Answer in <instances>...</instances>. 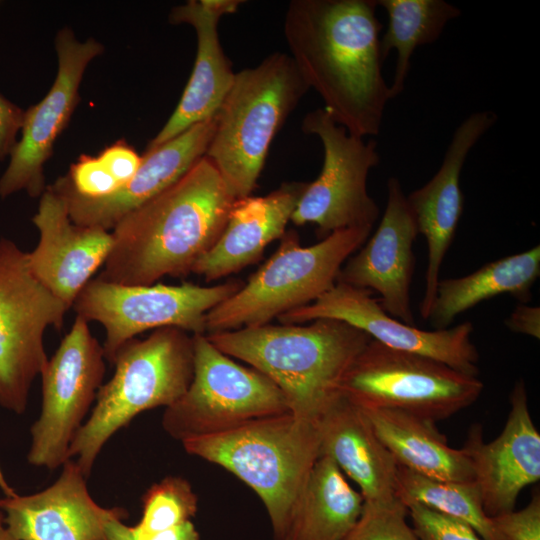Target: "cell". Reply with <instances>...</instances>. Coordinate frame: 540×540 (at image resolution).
<instances>
[{
    "instance_id": "obj_1",
    "label": "cell",
    "mask_w": 540,
    "mask_h": 540,
    "mask_svg": "<svg viewBox=\"0 0 540 540\" xmlns=\"http://www.w3.org/2000/svg\"><path fill=\"white\" fill-rule=\"evenodd\" d=\"M377 6L376 0H292L283 23L289 55L309 89L338 125L360 138L379 134L392 100Z\"/></svg>"
},
{
    "instance_id": "obj_2",
    "label": "cell",
    "mask_w": 540,
    "mask_h": 540,
    "mask_svg": "<svg viewBox=\"0 0 540 540\" xmlns=\"http://www.w3.org/2000/svg\"><path fill=\"white\" fill-rule=\"evenodd\" d=\"M236 198L217 168L202 157L165 191L123 217L97 276L120 285H152L184 277L215 244Z\"/></svg>"
},
{
    "instance_id": "obj_3",
    "label": "cell",
    "mask_w": 540,
    "mask_h": 540,
    "mask_svg": "<svg viewBox=\"0 0 540 540\" xmlns=\"http://www.w3.org/2000/svg\"><path fill=\"white\" fill-rule=\"evenodd\" d=\"M222 353L268 377L285 397L289 412L318 423L342 395L349 368L372 340L334 319L309 324H265L205 334Z\"/></svg>"
},
{
    "instance_id": "obj_4",
    "label": "cell",
    "mask_w": 540,
    "mask_h": 540,
    "mask_svg": "<svg viewBox=\"0 0 540 540\" xmlns=\"http://www.w3.org/2000/svg\"><path fill=\"white\" fill-rule=\"evenodd\" d=\"M185 451L217 464L263 502L276 540H284L296 501L321 456L318 423L290 412L184 440Z\"/></svg>"
},
{
    "instance_id": "obj_5",
    "label": "cell",
    "mask_w": 540,
    "mask_h": 540,
    "mask_svg": "<svg viewBox=\"0 0 540 540\" xmlns=\"http://www.w3.org/2000/svg\"><path fill=\"white\" fill-rule=\"evenodd\" d=\"M111 379L99 388L89 417L73 439L69 459L88 478L109 439L143 411L172 405L193 377L192 334L176 328L155 329L132 339L116 353Z\"/></svg>"
},
{
    "instance_id": "obj_6",
    "label": "cell",
    "mask_w": 540,
    "mask_h": 540,
    "mask_svg": "<svg viewBox=\"0 0 540 540\" xmlns=\"http://www.w3.org/2000/svg\"><path fill=\"white\" fill-rule=\"evenodd\" d=\"M308 90L291 56L282 52L235 73L205 157L236 199L255 190L274 137Z\"/></svg>"
},
{
    "instance_id": "obj_7",
    "label": "cell",
    "mask_w": 540,
    "mask_h": 540,
    "mask_svg": "<svg viewBox=\"0 0 540 540\" xmlns=\"http://www.w3.org/2000/svg\"><path fill=\"white\" fill-rule=\"evenodd\" d=\"M371 230H337L308 247L300 245L296 231H286L277 250L247 283L206 314L205 334L269 324L312 303L335 285L343 264Z\"/></svg>"
},
{
    "instance_id": "obj_8",
    "label": "cell",
    "mask_w": 540,
    "mask_h": 540,
    "mask_svg": "<svg viewBox=\"0 0 540 540\" xmlns=\"http://www.w3.org/2000/svg\"><path fill=\"white\" fill-rule=\"evenodd\" d=\"M482 390L477 376L375 340L357 356L341 386L359 407L401 410L433 422L470 406Z\"/></svg>"
},
{
    "instance_id": "obj_9",
    "label": "cell",
    "mask_w": 540,
    "mask_h": 540,
    "mask_svg": "<svg viewBox=\"0 0 540 540\" xmlns=\"http://www.w3.org/2000/svg\"><path fill=\"white\" fill-rule=\"evenodd\" d=\"M193 377L185 393L165 408L162 426L174 439L215 434L246 422L289 412L280 389L264 374L193 334Z\"/></svg>"
},
{
    "instance_id": "obj_10",
    "label": "cell",
    "mask_w": 540,
    "mask_h": 540,
    "mask_svg": "<svg viewBox=\"0 0 540 540\" xmlns=\"http://www.w3.org/2000/svg\"><path fill=\"white\" fill-rule=\"evenodd\" d=\"M69 308L30 269L27 252L0 238V406L21 415L48 361L44 334Z\"/></svg>"
},
{
    "instance_id": "obj_11",
    "label": "cell",
    "mask_w": 540,
    "mask_h": 540,
    "mask_svg": "<svg viewBox=\"0 0 540 540\" xmlns=\"http://www.w3.org/2000/svg\"><path fill=\"white\" fill-rule=\"evenodd\" d=\"M242 285L237 279L214 286L120 285L96 277L80 291L72 308L76 316L104 327L102 347L112 364L126 342L150 329L176 327L192 335L205 334L206 314Z\"/></svg>"
},
{
    "instance_id": "obj_12",
    "label": "cell",
    "mask_w": 540,
    "mask_h": 540,
    "mask_svg": "<svg viewBox=\"0 0 540 540\" xmlns=\"http://www.w3.org/2000/svg\"><path fill=\"white\" fill-rule=\"evenodd\" d=\"M301 128L319 138L324 156L318 177L308 182L291 221L316 225L322 238L347 228H373L380 209L368 193L367 181L380 162L377 142L349 134L323 108L307 113Z\"/></svg>"
},
{
    "instance_id": "obj_13",
    "label": "cell",
    "mask_w": 540,
    "mask_h": 540,
    "mask_svg": "<svg viewBox=\"0 0 540 540\" xmlns=\"http://www.w3.org/2000/svg\"><path fill=\"white\" fill-rule=\"evenodd\" d=\"M103 347L88 322L76 316L40 373L42 402L30 428L27 461L54 470L69 460V449L92 410L105 375Z\"/></svg>"
},
{
    "instance_id": "obj_14",
    "label": "cell",
    "mask_w": 540,
    "mask_h": 540,
    "mask_svg": "<svg viewBox=\"0 0 540 540\" xmlns=\"http://www.w3.org/2000/svg\"><path fill=\"white\" fill-rule=\"evenodd\" d=\"M55 50V80L45 97L25 110L21 137L0 177L2 199L20 191L37 198L46 190L44 166L80 101L79 88L85 70L103 53L104 46L92 37L80 41L71 28L64 27L55 37Z\"/></svg>"
},
{
    "instance_id": "obj_15",
    "label": "cell",
    "mask_w": 540,
    "mask_h": 540,
    "mask_svg": "<svg viewBox=\"0 0 540 540\" xmlns=\"http://www.w3.org/2000/svg\"><path fill=\"white\" fill-rule=\"evenodd\" d=\"M277 319L282 324L339 320L389 348L428 357L471 376L479 373V353L471 338L472 323L422 330L389 315L372 297L371 291L342 282H336L312 303L292 309Z\"/></svg>"
},
{
    "instance_id": "obj_16",
    "label": "cell",
    "mask_w": 540,
    "mask_h": 540,
    "mask_svg": "<svg viewBox=\"0 0 540 540\" xmlns=\"http://www.w3.org/2000/svg\"><path fill=\"white\" fill-rule=\"evenodd\" d=\"M215 125L216 115L159 146L146 148L135 175L110 195H79L64 176L48 187L64 200L74 224L112 230L123 217L172 186L205 156Z\"/></svg>"
},
{
    "instance_id": "obj_17",
    "label": "cell",
    "mask_w": 540,
    "mask_h": 540,
    "mask_svg": "<svg viewBox=\"0 0 540 540\" xmlns=\"http://www.w3.org/2000/svg\"><path fill=\"white\" fill-rule=\"evenodd\" d=\"M417 236L401 182L390 177L386 208L375 233L346 260L337 282L377 292L381 307L389 315L414 325L410 288L415 264L412 248Z\"/></svg>"
},
{
    "instance_id": "obj_18",
    "label": "cell",
    "mask_w": 540,
    "mask_h": 540,
    "mask_svg": "<svg viewBox=\"0 0 540 540\" xmlns=\"http://www.w3.org/2000/svg\"><path fill=\"white\" fill-rule=\"evenodd\" d=\"M496 120L497 115L488 110L467 116L454 131L437 172L423 186L406 195L418 234L425 237L428 247L425 287L419 309L424 320H428L441 266L463 213L462 169L470 151Z\"/></svg>"
},
{
    "instance_id": "obj_19",
    "label": "cell",
    "mask_w": 540,
    "mask_h": 540,
    "mask_svg": "<svg viewBox=\"0 0 540 540\" xmlns=\"http://www.w3.org/2000/svg\"><path fill=\"white\" fill-rule=\"evenodd\" d=\"M510 406L497 438L484 443L481 425L477 424L463 446L489 517L513 511L520 492L540 479V434L529 411L523 380L515 383Z\"/></svg>"
},
{
    "instance_id": "obj_20",
    "label": "cell",
    "mask_w": 540,
    "mask_h": 540,
    "mask_svg": "<svg viewBox=\"0 0 540 540\" xmlns=\"http://www.w3.org/2000/svg\"><path fill=\"white\" fill-rule=\"evenodd\" d=\"M32 222L39 231V242L27 252L30 269L71 309L80 291L104 265L112 248V234L74 224L64 200L48 186Z\"/></svg>"
},
{
    "instance_id": "obj_21",
    "label": "cell",
    "mask_w": 540,
    "mask_h": 540,
    "mask_svg": "<svg viewBox=\"0 0 540 540\" xmlns=\"http://www.w3.org/2000/svg\"><path fill=\"white\" fill-rule=\"evenodd\" d=\"M242 3L244 1L240 0H190L170 11V23L193 27L197 39L196 58L175 110L148 143L147 149L159 146L217 114L235 77L220 43L218 24L224 15L235 13Z\"/></svg>"
},
{
    "instance_id": "obj_22",
    "label": "cell",
    "mask_w": 540,
    "mask_h": 540,
    "mask_svg": "<svg viewBox=\"0 0 540 540\" xmlns=\"http://www.w3.org/2000/svg\"><path fill=\"white\" fill-rule=\"evenodd\" d=\"M57 480L29 495L0 499L5 531L14 540H105L104 523L118 508H104L91 497L87 477L73 459Z\"/></svg>"
},
{
    "instance_id": "obj_23",
    "label": "cell",
    "mask_w": 540,
    "mask_h": 540,
    "mask_svg": "<svg viewBox=\"0 0 540 540\" xmlns=\"http://www.w3.org/2000/svg\"><path fill=\"white\" fill-rule=\"evenodd\" d=\"M307 184L284 182L267 195L236 199L220 237L192 273L211 282L257 262L267 245L285 234Z\"/></svg>"
},
{
    "instance_id": "obj_24",
    "label": "cell",
    "mask_w": 540,
    "mask_h": 540,
    "mask_svg": "<svg viewBox=\"0 0 540 540\" xmlns=\"http://www.w3.org/2000/svg\"><path fill=\"white\" fill-rule=\"evenodd\" d=\"M321 455L328 456L361 490L364 502L397 497L398 465L360 407L343 394L318 422Z\"/></svg>"
},
{
    "instance_id": "obj_25",
    "label": "cell",
    "mask_w": 540,
    "mask_h": 540,
    "mask_svg": "<svg viewBox=\"0 0 540 540\" xmlns=\"http://www.w3.org/2000/svg\"><path fill=\"white\" fill-rule=\"evenodd\" d=\"M360 408L398 466L439 480L474 481L467 451L449 446L435 422L396 409Z\"/></svg>"
},
{
    "instance_id": "obj_26",
    "label": "cell",
    "mask_w": 540,
    "mask_h": 540,
    "mask_svg": "<svg viewBox=\"0 0 540 540\" xmlns=\"http://www.w3.org/2000/svg\"><path fill=\"white\" fill-rule=\"evenodd\" d=\"M540 275V246L485 264L455 278L440 279L428 320L435 329L449 328L455 317L502 294L527 303Z\"/></svg>"
},
{
    "instance_id": "obj_27",
    "label": "cell",
    "mask_w": 540,
    "mask_h": 540,
    "mask_svg": "<svg viewBox=\"0 0 540 540\" xmlns=\"http://www.w3.org/2000/svg\"><path fill=\"white\" fill-rule=\"evenodd\" d=\"M364 499L326 455L315 462L296 501L284 540H344Z\"/></svg>"
},
{
    "instance_id": "obj_28",
    "label": "cell",
    "mask_w": 540,
    "mask_h": 540,
    "mask_svg": "<svg viewBox=\"0 0 540 540\" xmlns=\"http://www.w3.org/2000/svg\"><path fill=\"white\" fill-rule=\"evenodd\" d=\"M387 13L388 25L380 37L381 54L386 60L392 49L397 58L392 84V99L405 87L416 48L437 41L445 26L461 14L456 6L443 0H379Z\"/></svg>"
},
{
    "instance_id": "obj_29",
    "label": "cell",
    "mask_w": 540,
    "mask_h": 540,
    "mask_svg": "<svg viewBox=\"0 0 540 540\" xmlns=\"http://www.w3.org/2000/svg\"><path fill=\"white\" fill-rule=\"evenodd\" d=\"M397 497L469 525L483 540H505L486 515L475 481H445L398 466Z\"/></svg>"
},
{
    "instance_id": "obj_30",
    "label": "cell",
    "mask_w": 540,
    "mask_h": 540,
    "mask_svg": "<svg viewBox=\"0 0 540 540\" xmlns=\"http://www.w3.org/2000/svg\"><path fill=\"white\" fill-rule=\"evenodd\" d=\"M198 498L190 483L170 476L152 485L143 497V514L132 527L137 533H153L190 520L197 512Z\"/></svg>"
},
{
    "instance_id": "obj_31",
    "label": "cell",
    "mask_w": 540,
    "mask_h": 540,
    "mask_svg": "<svg viewBox=\"0 0 540 540\" xmlns=\"http://www.w3.org/2000/svg\"><path fill=\"white\" fill-rule=\"evenodd\" d=\"M408 509L400 500L364 502L361 515L344 540H420L406 522Z\"/></svg>"
},
{
    "instance_id": "obj_32",
    "label": "cell",
    "mask_w": 540,
    "mask_h": 540,
    "mask_svg": "<svg viewBox=\"0 0 540 540\" xmlns=\"http://www.w3.org/2000/svg\"><path fill=\"white\" fill-rule=\"evenodd\" d=\"M413 530L420 540H483L466 523L412 503L407 505Z\"/></svg>"
},
{
    "instance_id": "obj_33",
    "label": "cell",
    "mask_w": 540,
    "mask_h": 540,
    "mask_svg": "<svg viewBox=\"0 0 540 540\" xmlns=\"http://www.w3.org/2000/svg\"><path fill=\"white\" fill-rule=\"evenodd\" d=\"M64 177L76 193L90 198L104 197L120 188L98 156L82 154Z\"/></svg>"
},
{
    "instance_id": "obj_34",
    "label": "cell",
    "mask_w": 540,
    "mask_h": 540,
    "mask_svg": "<svg viewBox=\"0 0 540 540\" xmlns=\"http://www.w3.org/2000/svg\"><path fill=\"white\" fill-rule=\"evenodd\" d=\"M490 518L494 529L505 540H540V495L534 493L529 504L519 511Z\"/></svg>"
},
{
    "instance_id": "obj_35",
    "label": "cell",
    "mask_w": 540,
    "mask_h": 540,
    "mask_svg": "<svg viewBox=\"0 0 540 540\" xmlns=\"http://www.w3.org/2000/svg\"><path fill=\"white\" fill-rule=\"evenodd\" d=\"M98 158L120 187L135 175L142 160L141 155L124 140L107 146L101 151Z\"/></svg>"
},
{
    "instance_id": "obj_36",
    "label": "cell",
    "mask_w": 540,
    "mask_h": 540,
    "mask_svg": "<svg viewBox=\"0 0 540 540\" xmlns=\"http://www.w3.org/2000/svg\"><path fill=\"white\" fill-rule=\"evenodd\" d=\"M25 110L0 94V161L10 156L21 132Z\"/></svg>"
},
{
    "instance_id": "obj_37",
    "label": "cell",
    "mask_w": 540,
    "mask_h": 540,
    "mask_svg": "<svg viewBox=\"0 0 540 540\" xmlns=\"http://www.w3.org/2000/svg\"><path fill=\"white\" fill-rule=\"evenodd\" d=\"M506 326L513 332L536 339L540 338V308L520 303L505 320Z\"/></svg>"
},
{
    "instance_id": "obj_38",
    "label": "cell",
    "mask_w": 540,
    "mask_h": 540,
    "mask_svg": "<svg viewBox=\"0 0 540 540\" xmlns=\"http://www.w3.org/2000/svg\"><path fill=\"white\" fill-rule=\"evenodd\" d=\"M131 530L135 540H199V533L191 520L153 533H137L132 527Z\"/></svg>"
},
{
    "instance_id": "obj_39",
    "label": "cell",
    "mask_w": 540,
    "mask_h": 540,
    "mask_svg": "<svg viewBox=\"0 0 540 540\" xmlns=\"http://www.w3.org/2000/svg\"><path fill=\"white\" fill-rule=\"evenodd\" d=\"M125 511L118 508L104 523L105 540H135L131 527L122 522Z\"/></svg>"
},
{
    "instance_id": "obj_40",
    "label": "cell",
    "mask_w": 540,
    "mask_h": 540,
    "mask_svg": "<svg viewBox=\"0 0 540 540\" xmlns=\"http://www.w3.org/2000/svg\"><path fill=\"white\" fill-rule=\"evenodd\" d=\"M5 532V524H4V514L3 511L0 509V538Z\"/></svg>"
},
{
    "instance_id": "obj_41",
    "label": "cell",
    "mask_w": 540,
    "mask_h": 540,
    "mask_svg": "<svg viewBox=\"0 0 540 540\" xmlns=\"http://www.w3.org/2000/svg\"><path fill=\"white\" fill-rule=\"evenodd\" d=\"M6 484V480H5V477L4 475L2 474V471L0 469V486H3Z\"/></svg>"
},
{
    "instance_id": "obj_42",
    "label": "cell",
    "mask_w": 540,
    "mask_h": 540,
    "mask_svg": "<svg viewBox=\"0 0 540 540\" xmlns=\"http://www.w3.org/2000/svg\"><path fill=\"white\" fill-rule=\"evenodd\" d=\"M0 540H14L13 538H11L7 532L5 531L4 534L2 535V537L0 538Z\"/></svg>"
}]
</instances>
